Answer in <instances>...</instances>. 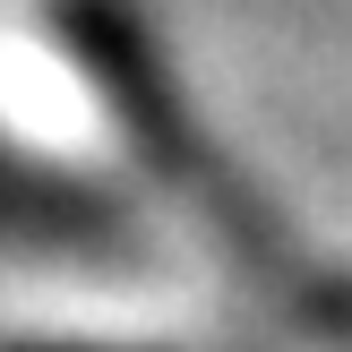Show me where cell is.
Returning a JSON list of instances; mask_svg holds the SVG:
<instances>
[{
  "label": "cell",
  "instance_id": "cell-1",
  "mask_svg": "<svg viewBox=\"0 0 352 352\" xmlns=\"http://www.w3.org/2000/svg\"><path fill=\"white\" fill-rule=\"evenodd\" d=\"M9 352H60V344H9ZM69 352H86V344H69Z\"/></svg>",
  "mask_w": 352,
  "mask_h": 352
}]
</instances>
